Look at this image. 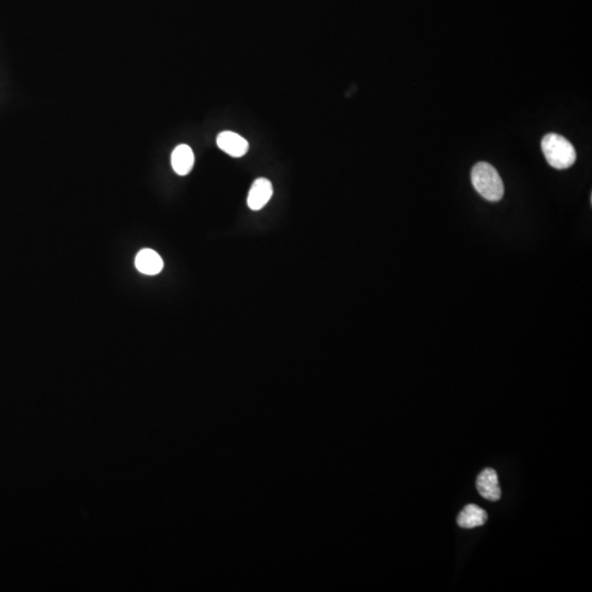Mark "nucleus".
<instances>
[{"mask_svg": "<svg viewBox=\"0 0 592 592\" xmlns=\"http://www.w3.org/2000/svg\"><path fill=\"white\" fill-rule=\"evenodd\" d=\"M217 146L232 157H243L249 149V144L243 136L230 131H225L216 138Z\"/></svg>", "mask_w": 592, "mask_h": 592, "instance_id": "5", "label": "nucleus"}, {"mask_svg": "<svg viewBox=\"0 0 592 592\" xmlns=\"http://www.w3.org/2000/svg\"><path fill=\"white\" fill-rule=\"evenodd\" d=\"M135 267L141 274L156 276L161 274L163 261L161 256L151 249H143L136 256Z\"/></svg>", "mask_w": 592, "mask_h": 592, "instance_id": "6", "label": "nucleus"}, {"mask_svg": "<svg viewBox=\"0 0 592 592\" xmlns=\"http://www.w3.org/2000/svg\"><path fill=\"white\" fill-rule=\"evenodd\" d=\"M476 487L482 498L489 501H497L501 497V488L499 486L498 475L494 468H485L478 475Z\"/></svg>", "mask_w": 592, "mask_h": 592, "instance_id": "3", "label": "nucleus"}, {"mask_svg": "<svg viewBox=\"0 0 592 592\" xmlns=\"http://www.w3.org/2000/svg\"><path fill=\"white\" fill-rule=\"evenodd\" d=\"M274 194V188L270 180L266 178H258L251 186L248 193V207L253 211H259L266 207Z\"/></svg>", "mask_w": 592, "mask_h": 592, "instance_id": "4", "label": "nucleus"}, {"mask_svg": "<svg viewBox=\"0 0 592 592\" xmlns=\"http://www.w3.org/2000/svg\"><path fill=\"white\" fill-rule=\"evenodd\" d=\"M487 519V512L484 509L476 505H467L459 512L457 522L461 528H473L485 524Z\"/></svg>", "mask_w": 592, "mask_h": 592, "instance_id": "8", "label": "nucleus"}, {"mask_svg": "<svg viewBox=\"0 0 592 592\" xmlns=\"http://www.w3.org/2000/svg\"><path fill=\"white\" fill-rule=\"evenodd\" d=\"M541 147L549 166L558 170L570 168L577 159L572 144L559 134H547L542 138Z\"/></svg>", "mask_w": 592, "mask_h": 592, "instance_id": "1", "label": "nucleus"}, {"mask_svg": "<svg viewBox=\"0 0 592 592\" xmlns=\"http://www.w3.org/2000/svg\"><path fill=\"white\" fill-rule=\"evenodd\" d=\"M473 186L487 201H501L503 197V182L495 167L488 163H478L473 167Z\"/></svg>", "mask_w": 592, "mask_h": 592, "instance_id": "2", "label": "nucleus"}, {"mask_svg": "<svg viewBox=\"0 0 592 592\" xmlns=\"http://www.w3.org/2000/svg\"><path fill=\"white\" fill-rule=\"evenodd\" d=\"M194 154L190 146L186 144L177 146L171 154V166L180 176H186L193 168Z\"/></svg>", "mask_w": 592, "mask_h": 592, "instance_id": "7", "label": "nucleus"}]
</instances>
